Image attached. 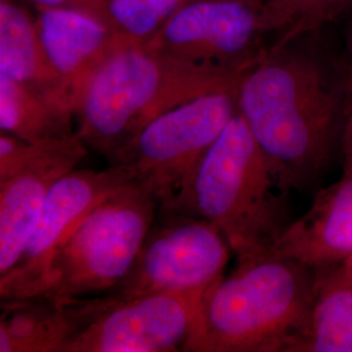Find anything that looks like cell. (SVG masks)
I'll list each match as a JSON object with an SVG mask.
<instances>
[{
    "instance_id": "cell-1",
    "label": "cell",
    "mask_w": 352,
    "mask_h": 352,
    "mask_svg": "<svg viewBox=\"0 0 352 352\" xmlns=\"http://www.w3.org/2000/svg\"><path fill=\"white\" fill-rule=\"evenodd\" d=\"M327 29L269 47L240 87V113L289 192L316 193L342 161L352 62Z\"/></svg>"
},
{
    "instance_id": "cell-2",
    "label": "cell",
    "mask_w": 352,
    "mask_h": 352,
    "mask_svg": "<svg viewBox=\"0 0 352 352\" xmlns=\"http://www.w3.org/2000/svg\"><path fill=\"white\" fill-rule=\"evenodd\" d=\"M289 193L239 111L160 212L210 221L247 264L272 256L289 228Z\"/></svg>"
},
{
    "instance_id": "cell-3",
    "label": "cell",
    "mask_w": 352,
    "mask_h": 352,
    "mask_svg": "<svg viewBox=\"0 0 352 352\" xmlns=\"http://www.w3.org/2000/svg\"><path fill=\"white\" fill-rule=\"evenodd\" d=\"M247 72L189 63L146 46L119 49L91 76L76 113V133L113 166L151 120L182 103L239 84Z\"/></svg>"
},
{
    "instance_id": "cell-4",
    "label": "cell",
    "mask_w": 352,
    "mask_h": 352,
    "mask_svg": "<svg viewBox=\"0 0 352 352\" xmlns=\"http://www.w3.org/2000/svg\"><path fill=\"white\" fill-rule=\"evenodd\" d=\"M316 280L317 269L289 257L238 265L204 295L184 351L300 352Z\"/></svg>"
},
{
    "instance_id": "cell-5",
    "label": "cell",
    "mask_w": 352,
    "mask_h": 352,
    "mask_svg": "<svg viewBox=\"0 0 352 352\" xmlns=\"http://www.w3.org/2000/svg\"><path fill=\"white\" fill-rule=\"evenodd\" d=\"M160 206L154 189L139 177L113 190L58 247L33 296L78 299L111 292L131 270Z\"/></svg>"
},
{
    "instance_id": "cell-6",
    "label": "cell",
    "mask_w": 352,
    "mask_h": 352,
    "mask_svg": "<svg viewBox=\"0 0 352 352\" xmlns=\"http://www.w3.org/2000/svg\"><path fill=\"white\" fill-rule=\"evenodd\" d=\"M241 82L182 103L141 129L116 164H129L168 201L239 113ZM115 166V164H113Z\"/></svg>"
},
{
    "instance_id": "cell-7",
    "label": "cell",
    "mask_w": 352,
    "mask_h": 352,
    "mask_svg": "<svg viewBox=\"0 0 352 352\" xmlns=\"http://www.w3.org/2000/svg\"><path fill=\"white\" fill-rule=\"evenodd\" d=\"M154 221L131 270L109 292L133 298L155 292L199 298L225 276L232 254L222 231L200 217L162 213Z\"/></svg>"
},
{
    "instance_id": "cell-8",
    "label": "cell",
    "mask_w": 352,
    "mask_h": 352,
    "mask_svg": "<svg viewBox=\"0 0 352 352\" xmlns=\"http://www.w3.org/2000/svg\"><path fill=\"white\" fill-rule=\"evenodd\" d=\"M263 4L264 0H188L144 46L189 63L247 72L269 50Z\"/></svg>"
},
{
    "instance_id": "cell-9",
    "label": "cell",
    "mask_w": 352,
    "mask_h": 352,
    "mask_svg": "<svg viewBox=\"0 0 352 352\" xmlns=\"http://www.w3.org/2000/svg\"><path fill=\"white\" fill-rule=\"evenodd\" d=\"M201 298L155 292L133 298L104 294L103 304L64 352L184 351L195 336Z\"/></svg>"
},
{
    "instance_id": "cell-10",
    "label": "cell",
    "mask_w": 352,
    "mask_h": 352,
    "mask_svg": "<svg viewBox=\"0 0 352 352\" xmlns=\"http://www.w3.org/2000/svg\"><path fill=\"white\" fill-rule=\"evenodd\" d=\"M139 175L129 164L106 170H74L51 189L25 251L12 269L0 276V299H24L36 294L51 258L80 221L113 190Z\"/></svg>"
},
{
    "instance_id": "cell-11",
    "label": "cell",
    "mask_w": 352,
    "mask_h": 352,
    "mask_svg": "<svg viewBox=\"0 0 352 352\" xmlns=\"http://www.w3.org/2000/svg\"><path fill=\"white\" fill-rule=\"evenodd\" d=\"M87 149L77 133L55 141L34 162L0 182V276L17 264L51 189L75 170Z\"/></svg>"
},
{
    "instance_id": "cell-12",
    "label": "cell",
    "mask_w": 352,
    "mask_h": 352,
    "mask_svg": "<svg viewBox=\"0 0 352 352\" xmlns=\"http://www.w3.org/2000/svg\"><path fill=\"white\" fill-rule=\"evenodd\" d=\"M38 36L77 113L91 76L122 49L113 30L94 14L77 8H39Z\"/></svg>"
},
{
    "instance_id": "cell-13",
    "label": "cell",
    "mask_w": 352,
    "mask_h": 352,
    "mask_svg": "<svg viewBox=\"0 0 352 352\" xmlns=\"http://www.w3.org/2000/svg\"><path fill=\"white\" fill-rule=\"evenodd\" d=\"M272 256L315 269L343 264L352 256V174L321 187L308 212L292 221Z\"/></svg>"
},
{
    "instance_id": "cell-14",
    "label": "cell",
    "mask_w": 352,
    "mask_h": 352,
    "mask_svg": "<svg viewBox=\"0 0 352 352\" xmlns=\"http://www.w3.org/2000/svg\"><path fill=\"white\" fill-rule=\"evenodd\" d=\"M102 296L1 300L0 352H64L101 309Z\"/></svg>"
},
{
    "instance_id": "cell-15",
    "label": "cell",
    "mask_w": 352,
    "mask_h": 352,
    "mask_svg": "<svg viewBox=\"0 0 352 352\" xmlns=\"http://www.w3.org/2000/svg\"><path fill=\"white\" fill-rule=\"evenodd\" d=\"M0 75L62 103L76 115L63 81L42 47L36 20L12 0L0 1Z\"/></svg>"
},
{
    "instance_id": "cell-16",
    "label": "cell",
    "mask_w": 352,
    "mask_h": 352,
    "mask_svg": "<svg viewBox=\"0 0 352 352\" xmlns=\"http://www.w3.org/2000/svg\"><path fill=\"white\" fill-rule=\"evenodd\" d=\"M300 352H352V276L343 264L317 269Z\"/></svg>"
},
{
    "instance_id": "cell-17",
    "label": "cell",
    "mask_w": 352,
    "mask_h": 352,
    "mask_svg": "<svg viewBox=\"0 0 352 352\" xmlns=\"http://www.w3.org/2000/svg\"><path fill=\"white\" fill-rule=\"evenodd\" d=\"M74 111L62 103L0 75V128L33 144H47L76 135Z\"/></svg>"
},
{
    "instance_id": "cell-18",
    "label": "cell",
    "mask_w": 352,
    "mask_h": 352,
    "mask_svg": "<svg viewBox=\"0 0 352 352\" xmlns=\"http://www.w3.org/2000/svg\"><path fill=\"white\" fill-rule=\"evenodd\" d=\"M352 11V0H264L263 29L269 47L327 29Z\"/></svg>"
},
{
    "instance_id": "cell-19",
    "label": "cell",
    "mask_w": 352,
    "mask_h": 352,
    "mask_svg": "<svg viewBox=\"0 0 352 352\" xmlns=\"http://www.w3.org/2000/svg\"><path fill=\"white\" fill-rule=\"evenodd\" d=\"M188 0H100L98 19L120 47L144 46Z\"/></svg>"
},
{
    "instance_id": "cell-20",
    "label": "cell",
    "mask_w": 352,
    "mask_h": 352,
    "mask_svg": "<svg viewBox=\"0 0 352 352\" xmlns=\"http://www.w3.org/2000/svg\"><path fill=\"white\" fill-rule=\"evenodd\" d=\"M55 142V141H54ZM47 144H33L13 136L11 133H0V182L7 180L26 166L34 162L38 157L50 146Z\"/></svg>"
},
{
    "instance_id": "cell-21",
    "label": "cell",
    "mask_w": 352,
    "mask_h": 352,
    "mask_svg": "<svg viewBox=\"0 0 352 352\" xmlns=\"http://www.w3.org/2000/svg\"><path fill=\"white\" fill-rule=\"evenodd\" d=\"M342 170L343 174H352V77L347 110H346V120H344V129H343V139H342Z\"/></svg>"
},
{
    "instance_id": "cell-22",
    "label": "cell",
    "mask_w": 352,
    "mask_h": 352,
    "mask_svg": "<svg viewBox=\"0 0 352 352\" xmlns=\"http://www.w3.org/2000/svg\"><path fill=\"white\" fill-rule=\"evenodd\" d=\"M39 8H77L98 17L100 0H29Z\"/></svg>"
},
{
    "instance_id": "cell-23",
    "label": "cell",
    "mask_w": 352,
    "mask_h": 352,
    "mask_svg": "<svg viewBox=\"0 0 352 352\" xmlns=\"http://www.w3.org/2000/svg\"><path fill=\"white\" fill-rule=\"evenodd\" d=\"M342 21H344V26H343V33L340 37H342L343 45H344L346 51L352 62V11Z\"/></svg>"
},
{
    "instance_id": "cell-24",
    "label": "cell",
    "mask_w": 352,
    "mask_h": 352,
    "mask_svg": "<svg viewBox=\"0 0 352 352\" xmlns=\"http://www.w3.org/2000/svg\"><path fill=\"white\" fill-rule=\"evenodd\" d=\"M343 266H344L346 270L350 273V276H352V256L351 257H349V258L343 263Z\"/></svg>"
}]
</instances>
